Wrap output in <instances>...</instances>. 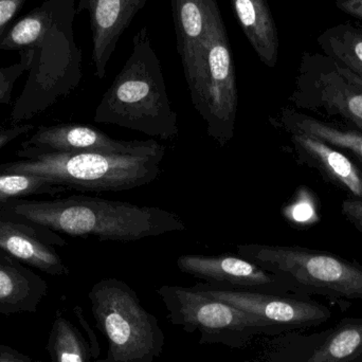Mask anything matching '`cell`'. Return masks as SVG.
I'll return each mask as SVG.
<instances>
[{
	"instance_id": "obj_1",
	"label": "cell",
	"mask_w": 362,
	"mask_h": 362,
	"mask_svg": "<svg viewBox=\"0 0 362 362\" xmlns=\"http://www.w3.org/2000/svg\"><path fill=\"white\" fill-rule=\"evenodd\" d=\"M76 0H46L13 23L0 50L27 51V82L11 112L14 123L30 120L74 93L83 78L82 50L74 40Z\"/></svg>"
},
{
	"instance_id": "obj_2",
	"label": "cell",
	"mask_w": 362,
	"mask_h": 362,
	"mask_svg": "<svg viewBox=\"0 0 362 362\" xmlns=\"http://www.w3.org/2000/svg\"><path fill=\"white\" fill-rule=\"evenodd\" d=\"M0 214L57 233L112 242H136L187 229L180 215L165 209L91 196L11 200L0 204Z\"/></svg>"
},
{
	"instance_id": "obj_3",
	"label": "cell",
	"mask_w": 362,
	"mask_h": 362,
	"mask_svg": "<svg viewBox=\"0 0 362 362\" xmlns=\"http://www.w3.org/2000/svg\"><path fill=\"white\" fill-rule=\"evenodd\" d=\"M93 120L163 140L180 134L177 114L146 25L134 36L131 54L102 97Z\"/></svg>"
},
{
	"instance_id": "obj_4",
	"label": "cell",
	"mask_w": 362,
	"mask_h": 362,
	"mask_svg": "<svg viewBox=\"0 0 362 362\" xmlns=\"http://www.w3.org/2000/svg\"><path fill=\"white\" fill-rule=\"evenodd\" d=\"M165 155V150L153 154L112 155L21 148L17 156L23 159L0 163V171L40 176L68 191H129L156 180Z\"/></svg>"
},
{
	"instance_id": "obj_5",
	"label": "cell",
	"mask_w": 362,
	"mask_h": 362,
	"mask_svg": "<svg viewBox=\"0 0 362 362\" xmlns=\"http://www.w3.org/2000/svg\"><path fill=\"white\" fill-rule=\"evenodd\" d=\"M88 299L95 327L107 340L100 362H154L163 354L165 336L158 319L124 281L102 279L91 287Z\"/></svg>"
},
{
	"instance_id": "obj_6",
	"label": "cell",
	"mask_w": 362,
	"mask_h": 362,
	"mask_svg": "<svg viewBox=\"0 0 362 362\" xmlns=\"http://www.w3.org/2000/svg\"><path fill=\"white\" fill-rule=\"evenodd\" d=\"M238 255L284 278L297 295L362 301V268L331 253L293 246L238 245Z\"/></svg>"
},
{
	"instance_id": "obj_7",
	"label": "cell",
	"mask_w": 362,
	"mask_h": 362,
	"mask_svg": "<svg viewBox=\"0 0 362 362\" xmlns=\"http://www.w3.org/2000/svg\"><path fill=\"white\" fill-rule=\"evenodd\" d=\"M170 322L185 333L199 332V344L243 350L259 335H278L263 321L194 287L163 285L156 289Z\"/></svg>"
},
{
	"instance_id": "obj_8",
	"label": "cell",
	"mask_w": 362,
	"mask_h": 362,
	"mask_svg": "<svg viewBox=\"0 0 362 362\" xmlns=\"http://www.w3.org/2000/svg\"><path fill=\"white\" fill-rule=\"evenodd\" d=\"M289 102L298 110L339 117L362 131V78L323 53H303Z\"/></svg>"
},
{
	"instance_id": "obj_9",
	"label": "cell",
	"mask_w": 362,
	"mask_h": 362,
	"mask_svg": "<svg viewBox=\"0 0 362 362\" xmlns=\"http://www.w3.org/2000/svg\"><path fill=\"white\" fill-rule=\"evenodd\" d=\"M238 107L233 53L218 8L209 28L204 93L196 112L202 117L209 137L221 148L234 138Z\"/></svg>"
},
{
	"instance_id": "obj_10",
	"label": "cell",
	"mask_w": 362,
	"mask_h": 362,
	"mask_svg": "<svg viewBox=\"0 0 362 362\" xmlns=\"http://www.w3.org/2000/svg\"><path fill=\"white\" fill-rule=\"evenodd\" d=\"M193 287L215 299L253 315L272 327L278 335L318 327L327 322L333 316L327 306L305 295H278L217 288L204 283H198Z\"/></svg>"
},
{
	"instance_id": "obj_11",
	"label": "cell",
	"mask_w": 362,
	"mask_h": 362,
	"mask_svg": "<svg viewBox=\"0 0 362 362\" xmlns=\"http://www.w3.org/2000/svg\"><path fill=\"white\" fill-rule=\"evenodd\" d=\"M176 264L183 274L217 288L297 295L284 278L240 255H182Z\"/></svg>"
},
{
	"instance_id": "obj_12",
	"label": "cell",
	"mask_w": 362,
	"mask_h": 362,
	"mask_svg": "<svg viewBox=\"0 0 362 362\" xmlns=\"http://www.w3.org/2000/svg\"><path fill=\"white\" fill-rule=\"evenodd\" d=\"M177 51L195 110L204 93L206 40L216 0H171Z\"/></svg>"
},
{
	"instance_id": "obj_13",
	"label": "cell",
	"mask_w": 362,
	"mask_h": 362,
	"mask_svg": "<svg viewBox=\"0 0 362 362\" xmlns=\"http://www.w3.org/2000/svg\"><path fill=\"white\" fill-rule=\"evenodd\" d=\"M21 148H34L45 152L102 153L112 155H144L161 152L165 146L155 140L122 141L90 125L67 124L42 127Z\"/></svg>"
},
{
	"instance_id": "obj_14",
	"label": "cell",
	"mask_w": 362,
	"mask_h": 362,
	"mask_svg": "<svg viewBox=\"0 0 362 362\" xmlns=\"http://www.w3.org/2000/svg\"><path fill=\"white\" fill-rule=\"evenodd\" d=\"M67 242L57 232L23 219L0 214V249L53 276H68L69 268L55 250Z\"/></svg>"
},
{
	"instance_id": "obj_15",
	"label": "cell",
	"mask_w": 362,
	"mask_h": 362,
	"mask_svg": "<svg viewBox=\"0 0 362 362\" xmlns=\"http://www.w3.org/2000/svg\"><path fill=\"white\" fill-rule=\"evenodd\" d=\"M148 0H80L76 15L88 11L95 74L103 80L119 40Z\"/></svg>"
},
{
	"instance_id": "obj_16",
	"label": "cell",
	"mask_w": 362,
	"mask_h": 362,
	"mask_svg": "<svg viewBox=\"0 0 362 362\" xmlns=\"http://www.w3.org/2000/svg\"><path fill=\"white\" fill-rule=\"evenodd\" d=\"M289 141L301 163L314 168L329 182L362 199V172L338 148L306 134L291 132Z\"/></svg>"
},
{
	"instance_id": "obj_17",
	"label": "cell",
	"mask_w": 362,
	"mask_h": 362,
	"mask_svg": "<svg viewBox=\"0 0 362 362\" xmlns=\"http://www.w3.org/2000/svg\"><path fill=\"white\" fill-rule=\"evenodd\" d=\"M25 264L0 249V314H34L48 293V284Z\"/></svg>"
},
{
	"instance_id": "obj_18",
	"label": "cell",
	"mask_w": 362,
	"mask_h": 362,
	"mask_svg": "<svg viewBox=\"0 0 362 362\" xmlns=\"http://www.w3.org/2000/svg\"><path fill=\"white\" fill-rule=\"evenodd\" d=\"M230 4L259 61L267 67H276L280 40L267 0H230Z\"/></svg>"
},
{
	"instance_id": "obj_19",
	"label": "cell",
	"mask_w": 362,
	"mask_h": 362,
	"mask_svg": "<svg viewBox=\"0 0 362 362\" xmlns=\"http://www.w3.org/2000/svg\"><path fill=\"white\" fill-rule=\"evenodd\" d=\"M270 121L285 133L297 132L313 136L334 148L350 151L362 159L361 132L333 127L314 117L302 114L293 107L282 108L278 116L270 119Z\"/></svg>"
},
{
	"instance_id": "obj_20",
	"label": "cell",
	"mask_w": 362,
	"mask_h": 362,
	"mask_svg": "<svg viewBox=\"0 0 362 362\" xmlns=\"http://www.w3.org/2000/svg\"><path fill=\"white\" fill-rule=\"evenodd\" d=\"M362 361V316L342 319L303 362Z\"/></svg>"
},
{
	"instance_id": "obj_21",
	"label": "cell",
	"mask_w": 362,
	"mask_h": 362,
	"mask_svg": "<svg viewBox=\"0 0 362 362\" xmlns=\"http://www.w3.org/2000/svg\"><path fill=\"white\" fill-rule=\"evenodd\" d=\"M323 54L362 78V23L346 21L327 28L317 38Z\"/></svg>"
},
{
	"instance_id": "obj_22",
	"label": "cell",
	"mask_w": 362,
	"mask_h": 362,
	"mask_svg": "<svg viewBox=\"0 0 362 362\" xmlns=\"http://www.w3.org/2000/svg\"><path fill=\"white\" fill-rule=\"evenodd\" d=\"M51 362H100L82 332L57 312L46 346Z\"/></svg>"
},
{
	"instance_id": "obj_23",
	"label": "cell",
	"mask_w": 362,
	"mask_h": 362,
	"mask_svg": "<svg viewBox=\"0 0 362 362\" xmlns=\"http://www.w3.org/2000/svg\"><path fill=\"white\" fill-rule=\"evenodd\" d=\"M68 189L55 185L52 181L29 174L0 171V204L15 199H23L29 196H57Z\"/></svg>"
},
{
	"instance_id": "obj_24",
	"label": "cell",
	"mask_w": 362,
	"mask_h": 362,
	"mask_svg": "<svg viewBox=\"0 0 362 362\" xmlns=\"http://www.w3.org/2000/svg\"><path fill=\"white\" fill-rule=\"evenodd\" d=\"M21 61L6 67H0V105L10 104L15 83L30 68V57L27 51H19Z\"/></svg>"
},
{
	"instance_id": "obj_25",
	"label": "cell",
	"mask_w": 362,
	"mask_h": 362,
	"mask_svg": "<svg viewBox=\"0 0 362 362\" xmlns=\"http://www.w3.org/2000/svg\"><path fill=\"white\" fill-rule=\"evenodd\" d=\"M27 0H0V37L13 23Z\"/></svg>"
},
{
	"instance_id": "obj_26",
	"label": "cell",
	"mask_w": 362,
	"mask_h": 362,
	"mask_svg": "<svg viewBox=\"0 0 362 362\" xmlns=\"http://www.w3.org/2000/svg\"><path fill=\"white\" fill-rule=\"evenodd\" d=\"M33 129V124H19V123L0 127V150Z\"/></svg>"
},
{
	"instance_id": "obj_27",
	"label": "cell",
	"mask_w": 362,
	"mask_h": 362,
	"mask_svg": "<svg viewBox=\"0 0 362 362\" xmlns=\"http://www.w3.org/2000/svg\"><path fill=\"white\" fill-rule=\"evenodd\" d=\"M314 215V209L310 200H298L289 209L288 217L296 223H308Z\"/></svg>"
},
{
	"instance_id": "obj_28",
	"label": "cell",
	"mask_w": 362,
	"mask_h": 362,
	"mask_svg": "<svg viewBox=\"0 0 362 362\" xmlns=\"http://www.w3.org/2000/svg\"><path fill=\"white\" fill-rule=\"evenodd\" d=\"M342 211L356 227L362 230V200L346 199L342 202Z\"/></svg>"
},
{
	"instance_id": "obj_29",
	"label": "cell",
	"mask_w": 362,
	"mask_h": 362,
	"mask_svg": "<svg viewBox=\"0 0 362 362\" xmlns=\"http://www.w3.org/2000/svg\"><path fill=\"white\" fill-rule=\"evenodd\" d=\"M338 10L362 21V0H336Z\"/></svg>"
},
{
	"instance_id": "obj_30",
	"label": "cell",
	"mask_w": 362,
	"mask_h": 362,
	"mask_svg": "<svg viewBox=\"0 0 362 362\" xmlns=\"http://www.w3.org/2000/svg\"><path fill=\"white\" fill-rule=\"evenodd\" d=\"M0 362H33L29 355L18 352L6 344H0Z\"/></svg>"
},
{
	"instance_id": "obj_31",
	"label": "cell",
	"mask_w": 362,
	"mask_h": 362,
	"mask_svg": "<svg viewBox=\"0 0 362 362\" xmlns=\"http://www.w3.org/2000/svg\"><path fill=\"white\" fill-rule=\"evenodd\" d=\"M74 315H76V318H78V322L81 323L83 327H84L86 333L88 334L89 342H90L91 346H93L95 352L97 353L98 355L101 354V350H100L99 342H98L97 337H95V333H93L91 327H89L88 323L85 320L84 315H83L82 308L80 306H76L74 308Z\"/></svg>"
},
{
	"instance_id": "obj_32",
	"label": "cell",
	"mask_w": 362,
	"mask_h": 362,
	"mask_svg": "<svg viewBox=\"0 0 362 362\" xmlns=\"http://www.w3.org/2000/svg\"><path fill=\"white\" fill-rule=\"evenodd\" d=\"M361 362H362V361H361Z\"/></svg>"
}]
</instances>
